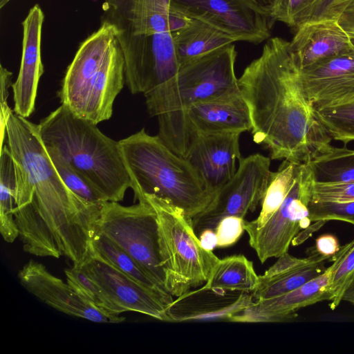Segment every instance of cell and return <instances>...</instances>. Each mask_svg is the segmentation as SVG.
Masks as SVG:
<instances>
[{
    "instance_id": "42",
    "label": "cell",
    "mask_w": 354,
    "mask_h": 354,
    "mask_svg": "<svg viewBox=\"0 0 354 354\" xmlns=\"http://www.w3.org/2000/svg\"><path fill=\"white\" fill-rule=\"evenodd\" d=\"M255 2H257L260 6L264 7L267 9L268 6H269L271 0H253Z\"/></svg>"
},
{
    "instance_id": "35",
    "label": "cell",
    "mask_w": 354,
    "mask_h": 354,
    "mask_svg": "<svg viewBox=\"0 0 354 354\" xmlns=\"http://www.w3.org/2000/svg\"><path fill=\"white\" fill-rule=\"evenodd\" d=\"M245 220L236 216L223 218L214 231L217 237V248L230 247L236 243L245 231Z\"/></svg>"
},
{
    "instance_id": "7",
    "label": "cell",
    "mask_w": 354,
    "mask_h": 354,
    "mask_svg": "<svg viewBox=\"0 0 354 354\" xmlns=\"http://www.w3.org/2000/svg\"><path fill=\"white\" fill-rule=\"evenodd\" d=\"M142 200L149 203L156 213L166 290L177 297L192 288L205 284L219 259L202 246L192 218L158 197L145 195L138 201Z\"/></svg>"
},
{
    "instance_id": "23",
    "label": "cell",
    "mask_w": 354,
    "mask_h": 354,
    "mask_svg": "<svg viewBox=\"0 0 354 354\" xmlns=\"http://www.w3.org/2000/svg\"><path fill=\"white\" fill-rule=\"evenodd\" d=\"M174 41L180 67L236 41L213 25L192 17L187 26L174 34Z\"/></svg>"
},
{
    "instance_id": "10",
    "label": "cell",
    "mask_w": 354,
    "mask_h": 354,
    "mask_svg": "<svg viewBox=\"0 0 354 354\" xmlns=\"http://www.w3.org/2000/svg\"><path fill=\"white\" fill-rule=\"evenodd\" d=\"M313 183L309 165H298L293 185L279 209L263 226L247 232L261 263L288 252L295 236L310 225L308 205Z\"/></svg>"
},
{
    "instance_id": "28",
    "label": "cell",
    "mask_w": 354,
    "mask_h": 354,
    "mask_svg": "<svg viewBox=\"0 0 354 354\" xmlns=\"http://www.w3.org/2000/svg\"><path fill=\"white\" fill-rule=\"evenodd\" d=\"M314 183L332 184L354 182V150L331 147L309 162Z\"/></svg>"
},
{
    "instance_id": "1",
    "label": "cell",
    "mask_w": 354,
    "mask_h": 354,
    "mask_svg": "<svg viewBox=\"0 0 354 354\" xmlns=\"http://www.w3.org/2000/svg\"><path fill=\"white\" fill-rule=\"evenodd\" d=\"M5 142L14 161L17 187L13 214L24 250L37 257L82 265L92 254L102 205L71 191L57 171L35 124L14 111ZM4 142V143H5Z\"/></svg>"
},
{
    "instance_id": "24",
    "label": "cell",
    "mask_w": 354,
    "mask_h": 354,
    "mask_svg": "<svg viewBox=\"0 0 354 354\" xmlns=\"http://www.w3.org/2000/svg\"><path fill=\"white\" fill-rule=\"evenodd\" d=\"M258 281L253 262L243 254H237L219 259L203 288L216 292L251 293Z\"/></svg>"
},
{
    "instance_id": "21",
    "label": "cell",
    "mask_w": 354,
    "mask_h": 354,
    "mask_svg": "<svg viewBox=\"0 0 354 354\" xmlns=\"http://www.w3.org/2000/svg\"><path fill=\"white\" fill-rule=\"evenodd\" d=\"M189 126L196 136L250 131L252 123L242 93L196 103L187 111Z\"/></svg>"
},
{
    "instance_id": "17",
    "label": "cell",
    "mask_w": 354,
    "mask_h": 354,
    "mask_svg": "<svg viewBox=\"0 0 354 354\" xmlns=\"http://www.w3.org/2000/svg\"><path fill=\"white\" fill-rule=\"evenodd\" d=\"M342 255L339 251L330 259L332 264L317 277L299 288L273 298L255 301L231 322L245 323L280 322L293 319L302 308L330 299L328 290L331 276Z\"/></svg>"
},
{
    "instance_id": "40",
    "label": "cell",
    "mask_w": 354,
    "mask_h": 354,
    "mask_svg": "<svg viewBox=\"0 0 354 354\" xmlns=\"http://www.w3.org/2000/svg\"><path fill=\"white\" fill-rule=\"evenodd\" d=\"M326 221H316L312 225H309L308 227L304 229V231L299 232L292 241V245L294 246L301 244L306 241L309 236H311L313 233L316 230H319Z\"/></svg>"
},
{
    "instance_id": "22",
    "label": "cell",
    "mask_w": 354,
    "mask_h": 354,
    "mask_svg": "<svg viewBox=\"0 0 354 354\" xmlns=\"http://www.w3.org/2000/svg\"><path fill=\"white\" fill-rule=\"evenodd\" d=\"M328 259L314 251L306 258H297L288 252L262 275H259L256 288L250 293L255 301L273 298L294 290L322 274Z\"/></svg>"
},
{
    "instance_id": "26",
    "label": "cell",
    "mask_w": 354,
    "mask_h": 354,
    "mask_svg": "<svg viewBox=\"0 0 354 354\" xmlns=\"http://www.w3.org/2000/svg\"><path fill=\"white\" fill-rule=\"evenodd\" d=\"M17 178L12 156L5 142L0 157V232L5 241L12 243L19 236L13 214Z\"/></svg>"
},
{
    "instance_id": "16",
    "label": "cell",
    "mask_w": 354,
    "mask_h": 354,
    "mask_svg": "<svg viewBox=\"0 0 354 354\" xmlns=\"http://www.w3.org/2000/svg\"><path fill=\"white\" fill-rule=\"evenodd\" d=\"M303 89L314 109L354 102V53L300 68Z\"/></svg>"
},
{
    "instance_id": "4",
    "label": "cell",
    "mask_w": 354,
    "mask_h": 354,
    "mask_svg": "<svg viewBox=\"0 0 354 354\" xmlns=\"http://www.w3.org/2000/svg\"><path fill=\"white\" fill-rule=\"evenodd\" d=\"M46 148L81 174L106 201L120 202L131 188L119 141L61 104L37 124Z\"/></svg>"
},
{
    "instance_id": "14",
    "label": "cell",
    "mask_w": 354,
    "mask_h": 354,
    "mask_svg": "<svg viewBox=\"0 0 354 354\" xmlns=\"http://www.w3.org/2000/svg\"><path fill=\"white\" fill-rule=\"evenodd\" d=\"M194 18L203 20L236 41L258 44L270 38L267 9L253 0H173Z\"/></svg>"
},
{
    "instance_id": "25",
    "label": "cell",
    "mask_w": 354,
    "mask_h": 354,
    "mask_svg": "<svg viewBox=\"0 0 354 354\" xmlns=\"http://www.w3.org/2000/svg\"><path fill=\"white\" fill-rule=\"evenodd\" d=\"M92 254L157 294L167 306L173 301V296L161 288L136 260L98 232L92 241Z\"/></svg>"
},
{
    "instance_id": "33",
    "label": "cell",
    "mask_w": 354,
    "mask_h": 354,
    "mask_svg": "<svg viewBox=\"0 0 354 354\" xmlns=\"http://www.w3.org/2000/svg\"><path fill=\"white\" fill-rule=\"evenodd\" d=\"M308 209L311 221L337 220L354 225V201L335 203L310 200Z\"/></svg>"
},
{
    "instance_id": "18",
    "label": "cell",
    "mask_w": 354,
    "mask_h": 354,
    "mask_svg": "<svg viewBox=\"0 0 354 354\" xmlns=\"http://www.w3.org/2000/svg\"><path fill=\"white\" fill-rule=\"evenodd\" d=\"M241 133L198 135L186 158L215 195L235 174L242 159Z\"/></svg>"
},
{
    "instance_id": "20",
    "label": "cell",
    "mask_w": 354,
    "mask_h": 354,
    "mask_svg": "<svg viewBox=\"0 0 354 354\" xmlns=\"http://www.w3.org/2000/svg\"><path fill=\"white\" fill-rule=\"evenodd\" d=\"M216 292L203 287L177 297L167 306L171 321H216L232 318L250 306L254 300L250 293Z\"/></svg>"
},
{
    "instance_id": "29",
    "label": "cell",
    "mask_w": 354,
    "mask_h": 354,
    "mask_svg": "<svg viewBox=\"0 0 354 354\" xmlns=\"http://www.w3.org/2000/svg\"><path fill=\"white\" fill-rule=\"evenodd\" d=\"M315 112L333 139L343 142L344 146L354 140V102Z\"/></svg>"
},
{
    "instance_id": "6",
    "label": "cell",
    "mask_w": 354,
    "mask_h": 354,
    "mask_svg": "<svg viewBox=\"0 0 354 354\" xmlns=\"http://www.w3.org/2000/svg\"><path fill=\"white\" fill-rule=\"evenodd\" d=\"M125 82L124 54L113 28H100L80 46L63 79L59 97L78 116L96 124L113 114Z\"/></svg>"
},
{
    "instance_id": "5",
    "label": "cell",
    "mask_w": 354,
    "mask_h": 354,
    "mask_svg": "<svg viewBox=\"0 0 354 354\" xmlns=\"http://www.w3.org/2000/svg\"><path fill=\"white\" fill-rule=\"evenodd\" d=\"M136 199L149 195L181 209L193 218L215 194L188 161L169 149L158 136L144 129L119 141Z\"/></svg>"
},
{
    "instance_id": "2",
    "label": "cell",
    "mask_w": 354,
    "mask_h": 354,
    "mask_svg": "<svg viewBox=\"0 0 354 354\" xmlns=\"http://www.w3.org/2000/svg\"><path fill=\"white\" fill-rule=\"evenodd\" d=\"M239 84L249 106L253 140L266 146L272 159L308 163L332 147V137L306 97L290 41L268 39Z\"/></svg>"
},
{
    "instance_id": "34",
    "label": "cell",
    "mask_w": 354,
    "mask_h": 354,
    "mask_svg": "<svg viewBox=\"0 0 354 354\" xmlns=\"http://www.w3.org/2000/svg\"><path fill=\"white\" fill-rule=\"evenodd\" d=\"M311 201L335 203L354 201V182L332 184L313 183Z\"/></svg>"
},
{
    "instance_id": "3",
    "label": "cell",
    "mask_w": 354,
    "mask_h": 354,
    "mask_svg": "<svg viewBox=\"0 0 354 354\" xmlns=\"http://www.w3.org/2000/svg\"><path fill=\"white\" fill-rule=\"evenodd\" d=\"M101 22L115 31L125 62V82L160 111L179 105L174 34L192 17L173 0H103Z\"/></svg>"
},
{
    "instance_id": "15",
    "label": "cell",
    "mask_w": 354,
    "mask_h": 354,
    "mask_svg": "<svg viewBox=\"0 0 354 354\" xmlns=\"http://www.w3.org/2000/svg\"><path fill=\"white\" fill-rule=\"evenodd\" d=\"M20 283L46 304L67 314L99 323H120L125 317L96 307L68 282L53 275L41 263L30 261L17 274Z\"/></svg>"
},
{
    "instance_id": "30",
    "label": "cell",
    "mask_w": 354,
    "mask_h": 354,
    "mask_svg": "<svg viewBox=\"0 0 354 354\" xmlns=\"http://www.w3.org/2000/svg\"><path fill=\"white\" fill-rule=\"evenodd\" d=\"M342 255L329 283V308L335 310L354 281V239L341 246Z\"/></svg>"
},
{
    "instance_id": "32",
    "label": "cell",
    "mask_w": 354,
    "mask_h": 354,
    "mask_svg": "<svg viewBox=\"0 0 354 354\" xmlns=\"http://www.w3.org/2000/svg\"><path fill=\"white\" fill-rule=\"evenodd\" d=\"M315 0H271L267 8L272 23L282 22L295 30L306 22Z\"/></svg>"
},
{
    "instance_id": "39",
    "label": "cell",
    "mask_w": 354,
    "mask_h": 354,
    "mask_svg": "<svg viewBox=\"0 0 354 354\" xmlns=\"http://www.w3.org/2000/svg\"><path fill=\"white\" fill-rule=\"evenodd\" d=\"M335 1V0H315L308 13L306 22L319 18Z\"/></svg>"
},
{
    "instance_id": "12",
    "label": "cell",
    "mask_w": 354,
    "mask_h": 354,
    "mask_svg": "<svg viewBox=\"0 0 354 354\" xmlns=\"http://www.w3.org/2000/svg\"><path fill=\"white\" fill-rule=\"evenodd\" d=\"M236 57L231 44L180 67L179 101L186 117L192 104L241 93L235 74Z\"/></svg>"
},
{
    "instance_id": "36",
    "label": "cell",
    "mask_w": 354,
    "mask_h": 354,
    "mask_svg": "<svg viewBox=\"0 0 354 354\" xmlns=\"http://www.w3.org/2000/svg\"><path fill=\"white\" fill-rule=\"evenodd\" d=\"M12 73L1 64L0 66V119H1V147L3 145L6 138V124L13 111L8 104V88L12 86Z\"/></svg>"
},
{
    "instance_id": "19",
    "label": "cell",
    "mask_w": 354,
    "mask_h": 354,
    "mask_svg": "<svg viewBox=\"0 0 354 354\" xmlns=\"http://www.w3.org/2000/svg\"><path fill=\"white\" fill-rule=\"evenodd\" d=\"M44 13L39 5H35L22 22V54L19 74L12 84L14 100L13 111L28 118L35 110L39 79L44 73L41 59V29Z\"/></svg>"
},
{
    "instance_id": "11",
    "label": "cell",
    "mask_w": 354,
    "mask_h": 354,
    "mask_svg": "<svg viewBox=\"0 0 354 354\" xmlns=\"http://www.w3.org/2000/svg\"><path fill=\"white\" fill-rule=\"evenodd\" d=\"M270 159L260 153L242 158L234 176L216 193L207 207L192 218L196 234L215 230L225 217L244 218L254 212L265 194L270 174Z\"/></svg>"
},
{
    "instance_id": "31",
    "label": "cell",
    "mask_w": 354,
    "mask_h": 354,
    "mask_svg": "<svg viewBox=\"0 0 354 354\" xmlns=\"http://www.w3.org/2000/svg\"><path fill=\"white\" fill-rule=\"evenodd\" d=\"M46 149L59 176L71 191L91 203L102 205L106 201L81 174L58 153L51 149Z\"/></svg>"
},
{
    "instance_id": "8",
    "label": "cell",
    "mask_w": 354,
    "mask_h": 354,
    "mask_svg": "<svg viewBox=\"0 0 354 354\" xmlns=\"http://www.w3.org/2000/svg\"><path fill=\"white\" fill-rule=\"evenodd\" d=\"M97 232L129 254L166 290L157 216L149 203L142 200L138 204L124 206L119 202H104Z\"/></svg>"
},
{
    "instance_id": "43",
    "label": "cell",
    "mask_w": 354,
    "mask_h": 354,
    "mask_svg": "<svg viewBox=\"0 0 354 354\" xmlns=\"http://www.w3.org/2000/svg\"><path fill=\"white\" fill-rule=\"evenodd\" d=\"M10 0H0V8H3Z\"/></svg>"
},
{
    "instance_id": "37",
    "label": "cell",
    "mask_w": 354,
    "mask_h": 354,
    "mask_svg": "<svg viewBox=\"0 0 354 354\" xmlns=\"http://www.w3.org/2000/svg\"><path fill=\"white\" fill-rule=\"evenodd\" d=\"M338 238L333 234H324L315 240L313 251L330 259L340 249Z\"/></svg>"
},
{
    "instance_id": "27",
    "label": "cell",
    "mask_w": 354,
    "mask_h": 354,
    "mask_svg": "<svg viewBox=\"0 0 354 354\" xmlns=\"http://www.w3.org/2000/svg\"><path fill=\"white\" fill-rule=\"evenodd\" d=\"M297 165L298 164L284 160L277 171L270 172L268 184L261 202L260 213L256 219L245 221L246 232L263 226L279 209L293 185Z\"/></svg>"
},
{
    "instance_id": "41",
    "label": "cell",
    "mask_w": 354,
    "mask_h": 354,
    "mask_svg": "<svg viewBox=\"0 0 354 354\" xmlns=\"http://www.w3.org/2000/svg\"><path fill=\"white\" fill-rule=\"evenodd\" d=\"M343 300L351 303L354 306V281L346 292Z\"/></svg>"
},
{
    "instance_id": "13",
    "label": "cell",
    "mask_w": 354,
    "mask_h": 354,
    "mask_svg": "<svg viewBox=\"0 0 354 354\" xmlns=\"http://www.w3.org/2000/svg\"><path fill=\"white\" fill-rule=\"evenodd\" d=\"M76 268L98 287L104 310L117 315L137 312L160 321H171L167 306L160 296L100 258L92 254Z\"/></svg>"
},
{
    "instance_id": "38",
    "label": "cell",
    "mask_w": 354,
    "mask_h": 354,
    "mask_svg": "<svg viewBox=\"0 0 354 354\" xmlns=\"http://www.w3.org/2000/svg\"><path fill=\"white\" fill-rule=\"evenodd\" d=\"M199 240L202 246L207 250L212 251L217 245V237L214 230L205 229L198 235Z\"/></svg>"
},
{
    "instance_id": "9",
    "label": "cell",
    "mask_w": 354,
    "mask_h": 354,
    "mask_svg": "<svg viewBox=\"0 0 354 354\" xmlns=\"http://www.w3.org/2000/svg\"><path fill=\"white\" fill-rule=\"evenodd\" d=\"M290 47L300 68L354 53V0H335L296 29Z\"/></svg>"
}]
</instances>
